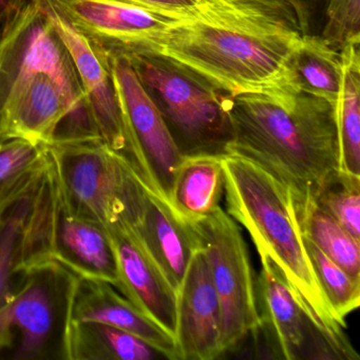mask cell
<instances>
[{
    "label": "cell",
    "mask_w": 360,
    "mask_h": 360,
    "mask_svg": "<svg viewBox=\"0 0 360 360\" xmlns=\"http://www.w3.org/2000/svg\"><path fill=\"white\" fill-rule=\"evenodd\" d=\"M320 37L340 51L349 44H360V0H326Z\"/></svg>",
    "instance_id": "4316f807"
},
{
    "label": "cell",
    "mask_w": 360,
    "mask_h": 360,
    "mask_svg": "<svg viewBox=\"0 0 360 360\" xmlns=\"http://www.w3.org/2000/svg\"><path fill=\"white\" fill-rule=\"evenodd\" d=\"M115 87L126 125L167 200L183 160L169 128L125 54H110Z\"/></svg>",
    "instance_id": "4fadbf2b"
},
{
    "label": "cell",
    "mask_w": 360,
    "mask_h": 360,
    "mask_svg": "<svg viewBox=\"0 0 360 360\" xmlns=\"http://www.w3.org/2000/svg\"><path fill=\"white\" fill-rule=\"evenodd\" d=\"M141 7L169 14L176 18H184L195 9L201 0H123Z\"/></svg>",
    "instance_id": "f1b7e54d"
},
{
    "label": "cell",
    "mask_w": 360,
    "mask_h": 360,
    "mask_svg": "<svg viewBox=\"0 0 360 360\" xmlns=\"http://www.w3.org/2000/svg\"><path fill=\"white\" fill-rule=\"evenodd\" d=\"M47 163L44 144L24 139L0 143V207L18 195Z\"/></svg>",
    "instance_id": "cb8c5ba5"
},
{
    "label": "cell",
    "mask_w": 360,
    "mask_h": 360,
    "mask_svg": "<svg viewBox=\"0 0 360 360\" xmlns=\"http://www.w3.org/2000/svg\"><path fill=\"white\" fill-rule=\"evenodd\" d=\"M176 300V349L180 360H214L223 355L221 307L210 264L197 245Z\"/></svg>",
    "instance_id": "2e32d148"
},
{
    "label": "cell",
    "mask_w": 360,
    "mask_h": 360,
    "mask_svg": "<svg viewBox=\"0 0 360 360\" xmlns=\"http://www.w3.org/2000/svg\"><path fill=\"white\" fill-rule=\"evenodd\" d=\"M71 320L96 321L131 333L159 349L169 360H180L176 339L149 319L108 282L79 278Z\"/></svg>",
    "instance_id": "ac0fdd59"
},
{
    "label": "cell",
    "mask_w": 360,
    "mask_h": 360,
    "mask_svg": "<svg viewBox=\"0 0 360 360\" xmlns=\"http://www.w3.org/2000/svg\"><path fill=\"white\" fill-rule=\"evenodd\" d=\"M45 146L67 212L106 227L119 214L126 164L101 139Z\"/></svg>",
    "instance_id": "9c48e42d"
},
{
    "label": "cell",
    "mask_w": 360,
    "mask_h": 360,
    "mask_svg": "<svg viewBox=\"0 0 360 360\" xmlns=\"http://www.w3.org/2000/svg\"><path fill=\"white\" fill-rule=\"evenodd\" d=\"M39 71L81 85L68 50L47 16L31 0L0 28V121L12 92Z\"/></svg>",
    "instance_id": "8fae6325"
},
{
    "label": "cell",
    "mask_w": 360,
    "mask_h": 360,
    "mask_svg": "<svg viewBox=\"0 0 360 360\" xmlns=\"http://www.w3.org/2000/svg\"><path fill=\"white\" fill-rule=\"evenodd\" d=\"M120 189L121 216L142 240L168 281L178 292L197 242L188 225L167 200L147 188L128 166Z\"/></svg>",
    "instance_id": "30bf717a"
},
{
    "label": "cell",
    "mask_w": 360,
    "mask_h": 360,
    "mask_svg": "<svg viewBox=\"0 0 360 360\" xmlns=\"http://www.w3.org/2000/svg\"><path fill=\"white\" fill-rule=\"evenodd\" d=\"M185 223L210 264L220 301L221 345L225 354L250 333H258L260 326L248 245L237 222L220 206L204 218Z\"/></svg>",
    "instance_id": "52a82bcc"
},
{
    "label": "cell",
    "mask_w": 360,
    "mask_h": 360,
    "mask_svg": "<svg viewBox=\"0 0 360 360\" xmlns=\"http://www.w3.org/2000/svg\"><path fill=\"white\" fill-rule=\"evenodd\" d=\"M231 1H240V0H231Z\"/></svg>",
    "instance_id": "1f68e13d"
},
{
    "label": "cell",
    "mask_w": 360,
    "mask_h": 360,
    "mask_svg": "<svg viewBox=\"0 0 360 360\" xmlns=\"http://www.w3.org/2000/svg\"><path fill=\"white\" fill-rule=\"evenodd\" d=\"M75 25L109 54H153L182 18L123 0H58Z\"/></svg>",
    "instance_id": "7c38bea8"
},
{
    "label": "cell",
    "mask_w": 360,
    "mask_h": 360,
    "mask_svg": "<svg viewBox=\"0 0 360 360\" xmlns=\"http://www.w3.org/2000/svg\"><path fill=\"white\" fill-rule=\"evenodd\" d=\"M5 140H7V139L4 138V136L0 134V143L4 142Z\"/></svg>",
    "instance_id": "4dcf8cb0"
},
{
    "label": "cell",
    "mask_w": 360,
    "mask_h": 360,
    "mask_svg": "<svg viewBox=\"0 0 360 360\" xmlns=\"http://www.w3.org/2000/svg\"><path fill=\"white\" fill-rule=\"evenodd\" d=\"M227 153L250 160L288 187L297 212L341 178L336 106L300 90L229 101Z\"/></svg>",
    "instance_id": "7a4b0ae2"
},
{
    "label": "cell",
    "mask_w": 360,
    "mask_h": 360,
    "mask_svg": "<svg viewBox=\"0 0 360 360\" xmlns=\"http://www.w3.org/2000/svg\"><path fill=\"white\" fill-rule=\"evenodd\" d=\"M342 75L336 103L340 172L360 178V52L359 44L340 50Z\"/></svg>",
    "instance_id": "44dd1931"
},
{
    "label": "cell",
    "mask_w": 360,
    "mask_h": 360,
    "mask_svg": "<svg viewBox=\"0 0 360 360\" xmlns=\"http://www.w3.org/2000/svg\"><path fill=\"white\" fill-rule=\"evenodd\" d=\"M31 0H0V25L8 24L16 18Z\"/></svg>",
    "instance_id": "f546056e"
},
{
    "label": "cell",
    "mask_w": 360,
    "mask_h": 360,
    "mask_svg": "<svg viewBox=\"0 0 360 360\" xmlns=\"http://www.w3.org/2000/svg\"><path fill=\"white\" fill-rule=\"evenodd\" d=\"M106 227L117 256V290L174 338L178 295L174 286L121 216L115 217Z\"/></svg>",
    "instance_id": "5bb4252c"
},
{
    "label": "cell",
    "mask_w": 360,
    "mask_h": 360,
    "mask_svg": "<svg viewBox=\"0 0 360 360\" xmlns=\"http://www.w3.org/2000/svg\"><path fill=\"white\" fill-rule=\"evenodd\" d=\"M288 4L298 22L301 34H314L313 28L318 13L322 8L326 9V0H284Z\"/></svg>",
    "instance_id": "83f0119b"
},
{
    "label": "cell",
    "mask_w": 360,
    "mask_h": 360,
    "mask_svg": "<svg viewBox=\"0 0 360 360\" xmlns=\"http://www.w3.org/2000/svg\"><path fill=\"white\" fill-rule=\"evenodd\" d=\"M303 240L318 282L337 320L345 328L347 316L359 307L360 282L349 277L304 235Z\"/></svg>",
    "instance_id": "d4e9b609"
},
{
    "label": "cell",
    "mask_w": 360,
    "mask_h": 360,
    "mask_svg": "<svg viewBox=\"0 0 360 360\" xmlns=\"http://www.w3.org/2000/svg\"><path fill=\"white\" fill-rule=\"evenodd\" d=\"M56 200L48 160L18 195L0 207V309L11 300L29 269L52 260Z\"/></svg>",
    "instance_id": "ba28073f"
},
{
    "label": "cell",
    "mask_w": 360,
    "mask_h": 360,
    "mask_svg": "<svg viewBox=\"0 0 360 360\" xmlns=\"http://www.w3.org/2000/svg\"><path fill=\"white\" fill-rule=\"evenodd\" d=\"M167 356L144 339L96 321L71 320L68 360H157Z\"/></svg>",
    "instance_id": "ffe728a7"
},
{
    "label": "cell",
    "mask_w": 360,
    "mask_h": 360,
    "mask_svg": "<svg viewBox=\"0 0 360 360\" xmlns=\"http://www.w3.org/2000/svg\"><path fill=\"white\" fill-rule=\"evenodd\" d=\"M224 182L221 155L183 157L167 202L185 222L199 220L220 206Z\"/></svg>",
    "instance_id": "d6986e66"
},
{
    "label": "cell",
    "mask_w": 360,
    "mask_h": 360,
    "mask_svg": "<svg viewBox=\"0 0 360 360\" xmlns=\"http://www.w3.org/2000/svg\"><path fill=\"white\" fill-rule=\"evenodd\" d=\"M341 75L340 51L326 43L320 35H302L292 60V81L295 88L336 106Z\"/></svg>",
    "instance_id": "7402d4cb"
},
{
    "label": "cell",
    "mask_w": 360,
    "mask_h": 360,
    "mask_svg": "<svg viewBox=\"0 0 360 360\" xmlns=\"http://www.w3.org/2000/svg\"><path fill=\"white\" fill-rule=\"evenodd\" d=\"M303 235L349 277L360 282V241L345 231L317 202L298 214Z\"/></svg>",
    "instance_id": "603a6c76"
},
{
    "label": "cell",
    "mask_w": 360,
    "mask_h": 360,
    "mask_svg": "<svg viewBox=\"0 0 360 360\" xmlns=\"http://www.w3.org/2000/svg\"><path fill=\"white\" fill-rule=\"evenodd\" d=\"M301 39L284 0H201L170 27L157 56L233 98L298 90L292 60Z\"/></svg>",
    "instance_id": "6da1fadb"
},
{
    "label": "cell",
    "mask_w": 360,
    "mask_h": 360,
    "mask_svg": "<svg viewBox=\"0 0 360 360\" xmlns=\"http://www.w3.org/2000/svg\"><path fill=\"white\" fill-rule=\"evenodd\" d=\"M125 56L161 111L183 157L227 155L233 136L231 96L163 56Z\"/></svg>",
    "instance_id": "277c9868"
},
{
    "label": "cell",
    "mask_w": 360,
    "mask_h": 360,
    "mask_svg": "<svg viewBox=\"0 0 360 360\" xmlns=\"http://www.w3.org/2000/svg\"><path fill=\"white\" fill-rule=\"evenodd\" d=\"M221 163L227 214L248 231L259 256L281 274L335 359H359L318 282L290 189L245 158L227 153Z\"/></svg>",
    "instance_id": "3957f363"
},
{
    "label": "cell",
    "mask_w": 360,
    "mask_h": 360,
    "mask_svg": "<svg viewBox=\"0 0 360 360\" xmlns=\"http://www.w3.org/2000/svg\"><path fill=\"white\" fill-rule=\"evenodd\" d=\"M33 1L47 16L70 54L103 142L147 188L164 197L126 125L110 54L73 22L58 0Z\"/></svg>",
    "instance_id": "8992f818"
},
{
    "label": "cell",
    "mask_w": 360,
    "mask_h": 360,
    "mask_svg": "<svg viewBox=\"0 0 360 360\" xmlns=\"http://www.w3.org/2000/svg\"><path fill=\"white\" fill-rule=\"evenodd\" d=\"M51 257L79 278L119 285L117 256L107 227L69 214L58 195Z\"/></svg>",
    "instance_id": "e0dca14e"
},
{
    "label": "cell",
    "mask_w": 360,
    "mask_h": 360,
    "mask_svg": "<svg viewBox=\"0 0 360 360\" xmlns=\"http://www.w3.org/2000/svg\"><path fill=\"white\" fill-rule=\"evenodd\" d=\"M260 260L261 273L256 283L259 330L264 334L274 357L286 360L309 358V342H313L317 358L334 359L281 274L266 257L260 256Z\"/></svg>",
    "instance_id": "9a60e30c"
},
{
    "label": "cell",
    "mask_w": 360,
    "mask_h": 360,
    "mask_svg": "<svg viewBox=\"0 0 360 360\" xmlns=\"http://www.w3.org/2000/svg\"><path fill=\"white\" fill-rule=\"evenodd\" d=\"M345 231L360 241V178L345 176L316 200Z\"/></svg>",
    "instance_id": "484cf974"
},
{
    "label": "cell",
    "mask_w": 360,
    "mask_h": 360,
    "mask_svg": "<svg viewBox=\"0 0 360 360\" xmlns=\"http://www.w3.org/2000/svg\"><path fill=\"white\" fill-rule=\"evenodd\" d=\"M79 277L58 261L29 269L0 309V358L68 360V332Z\"/></svg>",
    "instance_id": "5b68a950"
}]
</instances>
